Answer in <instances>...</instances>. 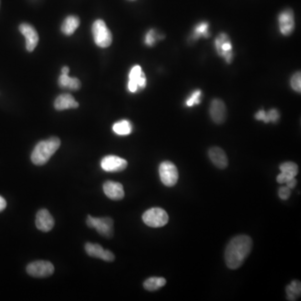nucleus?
Wrapping results in <instances>:
<instances>
[{"instance_id":"obj_32","label":"nucleus","mask_w":301,"mask_h":301,"mask_svg":"<svg viewBox=\"0 0 301 301\" xmlns=\"http://www.w3.org/2000/svg\"><path fill=\"white\" fill-rule=\"evenodd\" d=\"M102 260L106 261V262H112L115 260V256L110 252V250H105Z\"/></svg>"},{"instance_id":"obj_18","label":"nucleus","mask_w":301,"mask_h":301,"mask_svg":"<svg viewBox=\"0 0 301 301\" xmlns=\"http://www.w3.org/2000/svg\"><path fill=\"white\" fill-rule=\"evenodd\" d=\"M80 23V18L77 16H68L62 24V33L64 34L66 36H72L79 27Z\"/></svg>"},{"instance_id":"obj_27","label":"nucleus","mask_w":301,"mask_h":301,"mask_svg":"<svg viewBox=\"0 0 301 301\" xmlns=\"http://www.w3.org/2000/svg\"><path fill=\"white\" fill-rule=\"evenodd\" d=\"M290 86L294 92H301V74L300 72H296L290 79Z\"/></svg>"},{"instance_id":"obj_33","label":"nucleus","mask_w":301,"mask_h":301,"mask_svg":"<svg viewBox=\"0 0 301 301\" xmlns=\"http://www.w3.org/2000/svg\"><path fill=\"white\" fill-rule=\"evenodd\" d=\"M128 90H129L130 92L135 93V92H136L138 90V84H136L135 82L129 80V82H128Z\"/></svg>"},{"instance_id":"obj_5","label":"nucleus","mask_w":301,"mask_h":301,"mask_svg":"<svg viewBox=\"0 0 301 301\" xmlns=\"http://www.w3.org/2000/svg\"><path fill=\"white\" fill-rule=\"evenodd\" d=\"M168 214L160 208H152L146 210L142 215L143 222L152 228L164 227L168 222Z\"/></svg>"},{"instance_id":"obj_13","label":"nucleus","mask_w":301,"mask_h":301,"mask_svg":"<svg viewBox=\"0 0 301 301\" xmlns=\"http://www.w3.org/2000/svg\"><path fill=\"white\" fill-rule=\"evenodd\" d=\"M36 227L42 232H48L54 228V220L47 210H40L37 212L36 220Z\"/></svg>"},{"instance_id":"obj_4","label":"nucleus","mask_w":301,"mask_h":301,"mask_svg":"<svg viewBox=\"0 0 301 301\" xmlns=\"http://www.w3.org/2000/svg\"><path fill=\"white\" fill-rule=\"evenodd\" d=\"M86 224L88 227L96 228L103 237L110 238L114 235V221L112 218H94L89 215Z\"/></svg>"},{"instance_id":"obj_19","label":"nucleus","mask_w":301,"mask_h":301,"mask_svg":"<svg viewBox=\"0 0 301 301\" xmlns=\"http://www.w3.org/2000/svg\"><path fill=\"white\" fill-rule=\"evenodd\" d=\"M60 87L63 89L70 90H78L82 86L80 80L77 78H70L68 74H62L58 80Z\"/></svg>"},{"instance_id":"obj_6","label":"nucleus","mask_w":301,"mask_h":301,"mask_svg":"<svg viewBox=\"0 0 301 301\" xmlns=\"http://www.w3.org/2000/svg\"><path fill=\"white\" fill-rule=\"evenodd\" d=\"M159 175L162 184L166 186H174L178 181V170L172 162H162L159 166Z\"/></svg>"},{"instance_id":"obj_29","label":"nucleus","mask_w":301,"mask_h":301,"mask_svg":"<svg viewBox=\"0 0 301 301\" xmlns=\"http://www.w3.org/2000/svg\"><path fill=\"white\" fill-rule=\"evenodd\" d=\"M156 34L154 30H150L148 31L145 38V44L148 46H154V44L156 43Z\"/></svg>"},{"instance_id":"obj_1","label":"nucleus","mask_w":301,"mask_h":301,"mask_svg":"<svg viewBox=\"0 0 301 301\" xmlns=\"http://www.w3.org/2000/svg\"><path fill=\"white\" fill-rule=\"evenodd\" d=\"M253 247V240L248 235H238L230 240L226 247L224 260L230 270H237L244 263Z\"/></svg>"},{"instance_id":"obj_35","label":"nucleus","mask_w":301,"mask_h":301,"mask_svg":"<svg viewBox=\"0 0 301 301\" xmlns=\"http://www.w3.org/2000/svg\"><path fill=\"white\" fill-rule=\"evenodd\" d=\"M6 206H7V202L6 199L4 198L3 196H0V212L6 210Z\"/></svg>"},{"instance_id":"obj_25","label":"nucleus","mask_w":301,"mask_h":301,"mask_svg":"<svg viewBox=\"0 0 301 301\" xmlns=\"http://www.w3.org/2000/svg\"><path fill=\"white\" fill-rule=\"evenodd\" d=\"M280 169L281 172L290 174L292 176L296 178L298 174V166L297 164L293 162H286L281 164L280 166Z\"/></svg>"},{"instance_id":"obj_12","label":"nucleus","mask_w":301,"mask_h":301,"mask_svg":"<svg viewBox=\"0 0 301 301\" xmlns=\"http://www.w3.org/2000/svg\"><path fill=\"white\" fill-rule=\"evenodd\" d=\"M20 31L26 40V50L28 52H33L38 44V34L36 28L28 24H21Z\"/></svg>"},{"instance_id":"obj_9","label":"nucleus","mask_w":301,"mask_h":301,"mask_svg":"<svg viewBox=\"0 0 301 301\" xmlns=\"http://www.w3.org/2000/svg\"><path fill=\"white\" fill-rule=\"evenodd\" d=\"M215 46L218 54L224 58L227 63L230 64L232 58V46L228 36L226 34H220L215 40Z\"/></svg>"},{"instance_id":"obj_15","label":"nucleus","mask_w":301,"mask_h":301,"mask_svg":"<svg viewBox=\"0 0 301 301\" xmlns=\"http://www.w3.org/2000/svg\"><path fill=\"white\" fill-rule=\"evenodd\" d=\"M208 156L215 166L218 168L225 169L228 165V156L222 148L214 146L208 150Z\"/></svg>"},{"instance_id":"obj_3","label":"nucleus","mask_w":301,"mask_h":301,"mask_svg":"<svg viewBox=\"0 0 301 301\" xmlns=\"http://www.w3.org/2000/svg\"><path fill=\"white\" fill-rule=\"evenodd\" d=\"M94 43L100 48H108L112 43V34L102 20H97L92 26Z\"/></svg>"},{"instance_id":"obj_11","label":"nucleus","mask_w":301,"mask_h":301,"mask_svg":"<svg viewBox=\"0 0 301 301\" xmlns=\"http://www.w3.org/2000/svg\"><path fill=\"white\" fill-rule=\"evenodd\" d=\"M210 113L214 122L218 125L225 122L227 118V108L222 100H212L210 104Z\"/></svg>"},{"instance_id":"obj_16","label":"nucleus","mask_w":301,"mask_h":301,"mask_svg":"<svg viewBox=\"0 0 301 301\" xmlns=\"http://www.w3.org/2000/svg\"><path fill=\"white\" fill-rule=\"evenodd\" d=\"M54 106L57 110H64L70 108H77L79 106V103L72 94H63L57 97L54 100Z\"/></svg>"},{"instance_id":"obj_31","label":"nucleus","mask_w":301,"mask_h":301,"mask_svg":"<svg viewBox=\"0 0 301 301\" xmlns=\"http://www.w3.org/2000/svg\"><path fill=\"white\" fill-rule=\"evenodd\" d=\"M294 176H292L290 174H286V172H281L280 174H278V176H277V182H278V184H286L288 180H290L291 178H293Z\"/></svg>"},{"instance_id":"obj_36","label":"nucleus","mask_w":301,"mask_h":301,"mask_svg":"<svg viewBox=\"0 0 301 301\" xmlns=\"http://www.w3.org/2000/svg\"><path fill=\"white\" fill-rule=\"evenodd\" d=\"M62 74H68L70 72L69 67L64 66L62 69Z\"/></svg>"},{"instance_id":"obj_14","label":"nucleus","mask_w":301,"mask_h":301,"mask_svg":"<svg viewBox=\"0 0 301 301\" xmlns=\"http://www.w3.org/2000/svg\"><path fill=\"white\" fill-rule=\"evenodd\" d=\"M106 195L112 200H122L125 196L122 184L118 182L108 181L103 185Z\"/></svg>"},{"instance_id":"obj_21","label":"nucleus","mask_w":301,"mask_h":301,"mask_svg":"<svg viewBox=\"0 0 301 301\" xmlns=\"http://www.w3.org/2000/svg\"><path fill=\"white\" fill-rule=\"evenodd\" d=\"M301 284L298 280H293L286 287V294L288 300H296L300 296Z\"/></svg>"},{"instance_id":"obj_17","label":"nucleus","mask_w":301,"mask_h":301,"mask_svg":"<svg viewBox=\"0 0 301 301\" xmlns=\"http://www.w3.org/2000/svg\"><path fill=\"white\" fill-rule=\"evenodd\" d=\"M129 80L135 82L138 84V89H144L146 84V78L145 74L142 70L140 66H136L130 70V74H129Z\"/></svg>"},{"instance_id":"obj_37","label":"nucleus","mask_w":301,"mask_h":301,"mask_svg":"<svg viewBox=\"0 0 301 301\" xmlns=\"http://www.w3.org/2000/svg\"><path fill=\"white\" fill-rule=\"evenodd\" d=\"M132 1H133V0H132Z\"/></svg>"},{"instance_id":"obj_8","label":"nucleus","mask_w":301,"mask_h":301,"mask_svg":"<svg viewBox=\"0 0 301 301\" xmlns=\"http://www.w3.org/2000/svg\"><path fill=\"white\" fill-rule=\"evenodd\" d=\"M278 26L280 33L284 36H288L293 33L296 22H294V16L291 8H286L282 11L278 17Z\"/></svg>"},{"instance_id":"obj_7","label":"nucleus","mask_w":301,"mask_h":301,"mask_svg":"<svg viewBox=\"0 0 301 301\" xmlns=\"http://www.w3.org/2000/svg\"><path fill=\"white\" fill-rule=\"evenodd\" d=\"M26 271L34 278H46L54 273V266L50 262L44 260L34 261L28 264Z\"/></svg>"},{"instance_id":"obj_26","label":"nucleus","mask_w":301,"mask_h":301,"mask_svg":"<svg viewBox=\"0 0 301 301\" xmlns=\"http://www.w3.org/2000/svg\"><path fill=\"white\" fill-rule=\"evenodd\" d=\"M201 97H202V92L200 90H194L186 100V105L189 108L194 106V105H198L199 103L201 102Z\"/></svg>"},{"instance_id":"obj_28","label":"nucleus","mask_w":301,"mask_h":301,"mask_svg":"<svg viewBox=\"0 0 301 301\" xmlns=\"http://www.w3.org/2000/svg\"><path fill=\"white\" fill-rule=\"evenodd\" d=\"M280 119V112L278 110L276 109H271L270 110H268V112H266V119L264 122H274L276 123L278 122Z\"/></svg>"},{"instance_id":"obj_2","label":"nucleus","mask_w":301,"mask_h":301,"mask_svg":"<svg viewBox=\"0 0 301 301\" xmlns=\"http://www.w3.org/2000/svg\"><path fill=\"white\" fill-rule=\"evenodd\" d=\"M60 146V140L56 136L41 140L36 146L31 154V161L34 165L42 166L48 162Z\"/></svg>"},{"instance_id":"obj_24","label":"nucleus","mask_w":301,"mask_h":301,"mask_svg":"<svg viewBox=\"0 0 301 301\" xmlns=\"http://www.w3.org/2000/svg\"><path fill=\"white\" fill-rule=\"evenodd\" d=\"M208 28H210V24L204 21L196 24V27L194 28V34H192V38L198 40L200 37H205L208 38L210 37V32H208Z\"/></svg>"},{"instance_id":"obj_20","label":"nucleus","mask_w":301,"mask_h":301,"mask_svg":"<svg viewBox=\"0 0 301 301\" xmlns=\"http://www.w3.org/2000/svg\"><path fill=\"white\" fill-rule=\"evenodd\" d=\"M166 280L162 277H150L143 283V287L148 291L158 290L166 284Z\"/></svg>"},{"instance_id":"obj_34","label":"nucleus","mask_w":301,"mask_h":301,"mask_svg":"<svg viewBox=\"0 0 301 301\" xmlns=\"http://www.w3.org/2000/svg\"><path fill=\"white\" fill-rule=\"evenodd\" d=\"M296 184H297V181H296V178H291L290 180H288L287 182H286V186H288L290 189H293L296 188Z\"/></svg>"},{"instance_id":"obj_23","label":"nucleus","mask_w":301,"mask_h":301,"mask_svg":"<svg viewBox=\"0 0 301 301\" xmlns=\"http://www.w3.org/2000/svg\"><path fill=\"white\" fill-rule=\"evenodd\" d=\"M84 250L88 256L92 258H102L103 254L105 250L100 245L98 244H92V242H87L84 246Z\"/></svg>"},{"instance_id":"obj_30","label":"nucleus","mask_w":301,"mask_h":301,"mask_svg":"<svg viewBox=\"0 0 301 301\" xmlns=\"http://www.w3.org/2000/svg\"><path fill=\"white\" fill-rule=\"evenodd\" d=\"M291 195V189L288 188V186H281L278 189V196L282 200H287Z\"/></svg>"},{"instance_id":"obj_22","label":"nucleus","mask_w":301,"mask_h":301,"mask_svg":"<svg viewBox=\"0 0 301 301\" xmlns=\"http://www.w3.org/2000/svg\"><path fill=\"white\" fill-rule=\"evenodd\" d=\"M113 130L118 135H129L132 132V126L129 120H120L113 125Z\"/></svg>"},{"instance_id":"obj_10","label":"nucleus","mask_w":301,"mask_h":301,"mask_svg":"<svg viewBox=\"0 0 301 301\" xmlns=\"http://www.w3.org/2000/svg\"><path fill=\"white\" fill-rule=\"evenodd\" d=\"M128 161L120 156H106L102 160L100 166L104 171L108 172H118L124 171L128 168Z\"/></svg>"}]
</instances>
